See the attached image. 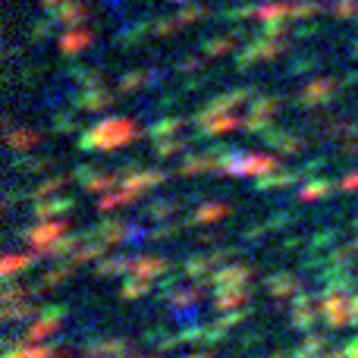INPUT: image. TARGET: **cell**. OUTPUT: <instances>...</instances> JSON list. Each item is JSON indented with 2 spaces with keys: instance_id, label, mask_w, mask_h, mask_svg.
<instances>
[{
  "instance_id": "1",
  "label": "cell",
  "mask_w": 358,
  "mask_h": 358,
  "mask_svg": "<svg viewBox=\"0 0 358 358\" xmlns=\"http://www.w3.org/2000/svg\"><path fill=\"white\" fill-rule=\"evenodd\" d=\"M138 136V126L132 123V120H104V123H98L94 129L85 132V138H82V148L88 151H113L120 148V145H129L132 138Z\"/></svg>"
},
{
  "instance_id": "2",
  "label": "cell",
  "mask_w": 358,
  "mask_h": 358,
  "mask_svg": "<svg viewBox=\"0 0 358 358\" xmlns=\"http://www.w3.org/2000/svg\"><path fill=\"white\" fill-rule=\"evenodd\" d=\"M223 170L233 176H264V173H277L280 161L271 155H233L223 157Z\"/></svg>"
},
{
  "instance_id": "3",
  "label": "cell",
  "mask_w": 358,
  "mask_h": 358,
  "mask_svg": "<svg viewBox=\"0 0 358 358\" xmlns=\"http://www.w3.org/2000/svg\"><path fill=\"white\" fill-rule=\"evenodd\" d=\"M321 317L330 327H346L355 321V296L349 292H327L321 302Z\"/></svg>"
},
{
  "instance_id": "4",
  "label": "cell",
  "mask_w": 358,
  "mask_h": 358,
  "mask_svg": "<svg viewBox=\"0 0 358 358\" xmlns=\"http://www.w3.org/2000/svg\"><path fill=\"white\" fill-rule=\"evenodd\" d=\"M198 126H201L208 136H227V132H233L236 126H242V120H239V113H236V110L204 107V110L198 113Z\"/></svg>"
},
{
  "instance_id": "5",
  "label": "cell",
  "mask_w": 358,
  "mask_h": 358,
  "mask_svg": "<svg viewBox=\"0 0 358 358\" xmlns=\"http://www.w3.org/2000/svg\"><path fill=\"white\" fill-rule=\"evenodd\" d=\"M280 38H283V29H271V31H267V38L252 41V48L239 57V63H242V66H248V63H261V60L277 57L280 50H283V41H280Z\"/></svg>"
},
{
  "instance_id": "6",
  "label": "cell",
  "mask_w": 358,
  "mask_h": 358,
  "mask_svg": "<svg viewBox=\"0 0 358 358\" xmlns=\"http://www.w3.org/2000/svg\"><path fill=\"white\" fill-rule=\"evenodd\" d=\"M66 233V220H50V223H41L38 229H31L25 239H29L31 248H38V252H48L50 245H54L60 236Z\"/></svg>"
},
{
  "instance_id": "7",
  "label": "cell",
  "mask_w": 358,
  "mask_h": 358,
  "mask_svg": "<svg viewBox=\"0 0 358 358\" xmlns=\"http://www.w3.org/2000/svg\"><path fill=\"white\" fill-rule=\"evenodd\" d=\"M277 110H280V101L277 98H261L258 104H252V110H248L245 129H264V126L273 120V113H277Z\"/></svg>"
},
{
  "instance_id": "8",
  "label": "cell",
  "mask_w": 358,
  "mask_h": 358,
  "mask_svg": "<svg viewBox=\"0 0 358 358\" xmlns=\"http://www.w3.org/2000/svg\"><path fill=\"white\" fill-rule=\"evenodd\" d=\"M60 327V308H54V311H44V317L41 321H35L29 330H25V336H22V343H41V340H48L54 330Z\"/></svg>"
},
{
  "instance_id": "9",
  "label": "cell",
  "mask_w": 358,
  "mask_h": 358,
  "mask_svg": "<svg viewBox=\"0 0 358 358\" xmlns=\"http://www.w3.org/2000/svg\"><path fill=\"white\" fill-rule=\"evenodd\" d=\"M317 311L321 308H315V302L308 299V292H302V296L296 299V308H292V324H296L299 330H311V324L317 321Z\"/></svg>"
},
{
  "instance_id": "10",
  "label": "cell",
  "mask_w": 358,
  "mask_h": 358,
  "mask_svg": "<svg viewBox=\"0 0 358 358\" xmlns=\"http://www.w3.org/2000/svg\"><path fill=\"white\" fill-rule=\"evenodd\" d=\"M330 94H334V79H317V82H311L302 94H299V104H305V107L324 104Z\"/></svg>"
},
{
  "instance_id": "11",
  "label": "cell",
  "mask_w": 358,
  "mask_h": 358,
  "mask_svg": "<svg viewBox=\"0 0 358 358\" xmlns=\"http://www.w3.org/2000/svg\"><path fill=\"white\" fill-rule=\"evenodd\" d=\"M248 299V286H223V289H217V311H233L236 305H242Z\"/></svg>"
},
{
  "instance_id": "12",
  "label": "cell",
  "mask_w": 358,
  "mask_h": 358,
  "mask_svg": "<svg viewBox=\"0 0 358 358\" xmlns=\"http://www.w3.org/2000/svg\"><path fill=\"white\" fill-rule=\"evenodd\" d=\"M161 182H164V173H151V170H142V173H132L123 179V185L132 189L136 195H142L145 189H155V185H161Z\"/></svg>"
},
{
  "instance_id": "13",
  "label": "cell",
  "mask_w": 358,
  "mask_h": 358,
  "mask_svg": "<svg viewBox=\"0 0 358 358\" xmlns=\"http://www.w3.org/2000/svg\"><path fill=\"white\" fill-rule=\"evenodd\" d=\"M267 289H271L273 299H286V296H292V292H299V280L292 277V273H277V277L267 280Z\"/></svg>"
},
{
  "instance_id": "14",
  "label": "cell",
  "mask_w": 358,
  "mask_h": 358,
  "mask_svg": "<svg viewBox=\"0 0 358 358\" xmlns=\"http://www.w3.org/2000/svg\"><path fill=\"white\" fill-rule=\"evenodd\" d=\"M88 44H92V35H88V31H82V29H73V31H66V35L60 38V50H63V54L85 50Z\"/></svg>"
},
{
  "instance_id": "15",
  "label": "cell",
  "mask_w": 358,
  "mask_h": 358,
  "mask_svg": "<svg viewBox=\"0 0 358 358\" xmlns=\"http://www.w3.org/2000/svg\"><path fill=\"white\" fill-rule=\"evenodd\" d=\"M54 349L41 346V343H19V349H10L3 358H50Z\"/></svg>"
},
{
  "instance_id": "16",
  "label": "cell",
  "mask_w": 358,
  "mask_h": 358,
  "mask_svg": "<svg viewBox=\"0 0 358 358\" xmlns=\"http://www.w3.org/2000/svg\"><path fill=\"white\" fill-rule=\"evenodd\" d=\"M164 267H167V264H164L161 258H136L129 271L138 273V277H148L151 280V277H157V273H164Z\"/></svg>"
},
{
  "instance_id": "17",
  "label": "cell",
  "mask_w": 358,
  "mask_h": 358,
  "mask_svg": "<svg viewBox=\"0 0 358 358\" xmlns=\"http://www.w3.org/2000/svg\"><path fill=\"white\" fill-rule=\"evenodd\" d=\"M324 352H327V340H324V336H308V340L296 349L292 358H321Z\"/></svg>"
},
{
  "instance_id": "18",
  "label": "cell",
  "mask_w": 358,
  "mask_h": 358,
  "mask_svg": "<svg viewBox=\"0 0 358 358\" xmlns=\"http://www.w3.org/2000/svg\"><path fill=\"white\" fill-rule=\"evenodd\" d=\"M229 214V204H204V208H198L195 210V223H214V220H220V217H227Z\"/></svg>"
},
{
  "instance_id": "19",
  "label": "cell",
  "mask_w": 358,
  "mask_h": 358,
  "mask_svg": "<svg viewBox=\"0 0 358 358\" xmlns=\"http://www.w3.org/2000/svg\"><path fill=\"white\" fill-rule=\"evenodd\" d=\"M35 142H38V136L31 129H10V132H6V145H10V148H16V151L31 148Z\"/></svg>"
},
{
  "instance_id": "20",
  "label": "cell",
  "mask_w": 358,
  "mask_h": 358,
  "mask_svg": "<svg viewBox=\"0 0 358 358\" xmlns=\"http://www.w3.org/2000/svg\"><path fill=\"white\" fill-rule=\"evenodd\" d=\"M132 198H138L132 189H126V185H120L113 195H104L101 198V210H110V208H120V204H129Z\"/></svg>"
},
{
  "instance_id": "21",
  "label": "cell",
  "mask_w": 358,
  "mask_h": 358,
  "mask_svg": "<svg viewBox=\"0 0 358 358\" xmlns=\"http://www.w3.org/2000/svg\"><path fill=\"white\" fill-rule=\"evenodd\" d=\"M148 289H151V280L136 273V280H129V283L123 286V299H138V296H145Z\"/></svg>"
},
{
  "instance_id": "22",
  "label": "cell",
  "mask_w": 358,
  "mask_h": 358,
  "mask_svg": "<svg viewBox=\"0 0 358 358\" xmlns=\"http://www.w3.org/2000/svg\"><path fill=\"white\" fill-rule=\"evenodd\" d=\"M29 264H31L29 255H6V258H3V267H0V271H3V277H13V273H19L22 267H29Z\"/></svg>"
},
{
  "instance_id": "23",
  "label": "cell",
  "mask_w": 358,
  "mask_h": 358,
  "mask_svg": "<svg viewBox=\"0 0 358 358\" xmlns=\"http://www.w3.org/2000/svg\"><path fill=\"white\" fill-rule=\"evenodd\" d=\"M31 315H35V308H31L29 302H22V305L10 302V305L3 308V317H6V321H22V317H31Z\"/></svg>"
},
{
  "instance_id": "24",
  "label": "cell",
  "mask_w": 358,
  "mask_h": 358,
  "mask_svg": "<svg viewBox=\"0 0 358 358\" xmlns=\"http://www.w3.org/2000/svg\"><path fill=\"white\" fill-rule=\"evenodd\" d=\"M198 299H201V289H176L170 302H173L176 308H189V305H195Z\"/></svg>"
},
{
  "instance_id": "25",
  "label": "cell",
  "mask_w": 358,
  "mask_h": 358,
  "mask_svg": "<svg viewBox=\"0 0 358 358\" xmlns=\"http://www.w3.org/2000/svg\"><path fill=\"white\" fill-rule=\"evenodd\" d=\"M210 164H214V161H210V157H208V155H201V157H189V161H185V164H182V173H185V176H195V173H204V170H208V167H210Z\"/></svg>"
},
{
  "instance_id": "26",
  "label": "cell",
  "mask_w": 358,
  "mask_h": 358,
  "mask_svg": "<svg viewBox=\"0 0 358 358\" xmlns=\"http://www.w3.org/2000/svg\"><path fill=\"white\" fill-rule=\"evenodd\" d=\"M120 182V176H94V179H88V192H107V189H113V185Z\"/></svg>"
},
{
  "instance_id": "27",
  "label": "cell",
  "mask_w": 358,
  "mask_h": 358,
  "mask_svg": "<svg viewBox=\"0 0 358 358\" xmlns=\"http://www.w3.org/2000/svg\"><path fill=\"white\" fill-rule=\"evenodd\" d=\"M327 189H330V182H311L299 192V198H302V201H315V198H321Z\"/></svg>"
},
{
  "instance_id": "28",
  "label": "cell",
  "mask_w": 358,
  "mask_h": 358,
  "mask_svg": "<svg viewBox=\"0 0 358 358\" xmlns=\"http://www.w3.org/2000/svg\"><path fill=\"white\" fill-rule=\"evenodd\" d=\"M69 208V198H63V201H50V204H41L38 208V217H54V214H60V210H66Z\"/></svg>"
},
{
  "instance_id": "29",
  "label": "cell",
  "mask_w": 358,
  "mask_h": 358,
  "mask_svg": "<svg viewBox=\"0 0 358 358\" xmlns=\"http://www.w3.org/2000/svg\"><path fill=\"white\" fill-rule=\"evenodd\" d=\"M334 13H336L340 19L355 16V13H358V0H343V3H336V6H334Z\"/></svg>"
},
{
  "instance_id": "30",
  "label": "cell",
  "mask_w": 358,
  "mask_h": 358,
  "mask_svg": "<svg viewBox=\"0 0 358 358\" xmlns=\"http://www.w3.org/2000/svg\"><path fill=\"white\" fill-rule=\"evenodd\" d=\"M229 48H233V38H214V44L208 48V54L210 57H220V54H227Z\"/></svg>"
},
{
  "instance_id": "31",
  "label": "cell",
  "mask_w": 358,
  "mask_h": 358,
  "mask_svg": "<svg viewBox=\"0 0 358 358\" xmlns=\"http://www.w3.org/2000/svg\"><path fill=\"white\" fill-rule=\"evenodd\" d=\"M63 182H66V179H50V182H44L41 189L35 192L38 198H50V195H57V189H63Z\"/></svg>"
},
{
  "instance_id": "32",
  "label": "cell",
  "mask_w": 358,
  "mask_h": 358,
  "mask_svg": "<svg viewBox=\"0 0 358 358\" xmlns=\"http://www.w3.org/2000/svg\"><path fill=\"white\" fill-rule=\"evenodd\" d=\"M176 151H179L176 138H161V142H157V155L161 157H170V155H176Z\"/></svg>"
},
{
  "instance_id": "33",
  "label": "cell",
  "mask_w": 358,
  "mask_h": 358,
  "mask_svg": "<svg viewBox=\"0 0 358 358\" xmlns=\"http://www.w3.org/2000/svg\"><path fill=\"white\" fill-rule=\"evenodd\" d=\"M286 182H292V173H286V176H271V179H264V182H261V189H277V185H286Z\"/></svg>"
},
{
  "instance_id": "34",
  "label": "cell",
  "mask_w": 358,
  "mask_h": 358,
  "mask_svg": "<svg viewBox=\"0 0 358 358\" xmlns=\"http://www.w3.org/2000/svg\"><path fill=\"white\" fill-rule=\"evenodd\" d=\"M176 120H164V123L161 126H155V129H151V136H164V132H173L176 129Z\"/></svg>"
},
{
  "instance_id": "35",
  "label": "cell",
  "mask_w": 358,
  "mask_h": 358,
  "mask_svg": "<svg viewBox=\"0 0 358 358\" xmlns=\"http://www.w3.org/2000/svg\"><path fill=\"white\" fill-rule=\"evenodd\" d=\"M343 189H358V173H352V176L343 179Z\"/></svg>"
},
{
  "instance_id": "36",
  "label": "cell",
  "mask_w": 358,
  "mask_h": 358,
  "mask_svg": "<svg viewBox=\"0 0 358 358\" xmlns=\"http://www.w3.org/2000/svg\"><path fill=\"white\" fill-rule=\"evenodd\" d=\"M343 352H346L349 358H358V340H352V343H349V346L343 349Z\"/></svg>"
},
{
  "instance_id": "37",
  "label": "cell",
  "mask_w": 358,
  "mask_h": 358,
  "mask_svg": "<svg viewBox=\"0 0 358 358\" xmlns=\"http://www.w3.org/2000/svg\"><path fill=\"white\" fill-rule=\"evenodd\" d=\"M189 358H210V355H201V352H198V355H189Z\"/></svg>"
}]
</instances>
